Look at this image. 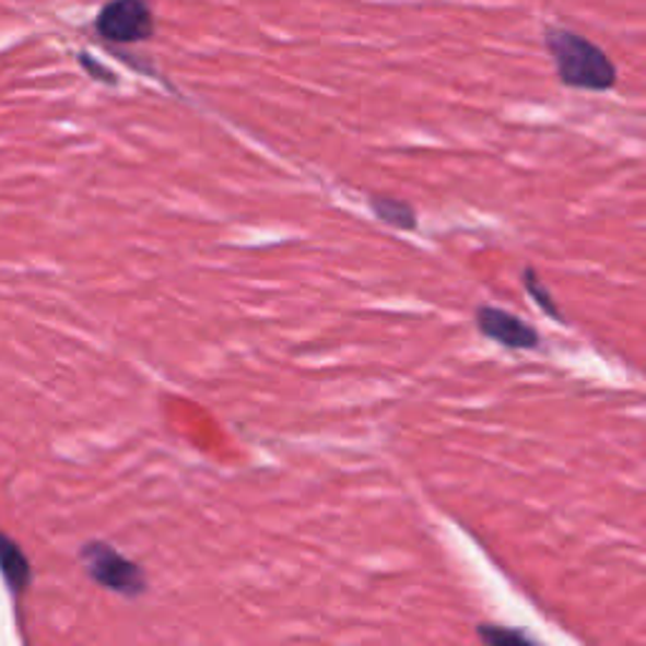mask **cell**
Listing matches in <instances>:
<instances>
[{"instance_id": "cell-8", "label": "cell", "mask_w": 646, "mask_h": 646, "mask_svg": "<svg viewBox=\"0 0 646 646\" xmlns=\"http://www.w3.org/2000/svg\"><path fill=\"white\" fill-rule=\"evenodd\" d=\"M478 636L485 644L493 646H508V644H533L536 639H530L526 632L520 629H510V626H497V624H480L478 626Z\"/></svg>"}, {"instance_id": "cell-1", "label": "cell", "mask_w": 646, "mask_h": 646, "mask_svg": "<svg viewBox=\"0 0 646 646\" xmlns=\"http://www.w3.org/2000/svg\"><path fill=\"white\" fill-rule=\"evenodd\" d=\"M543 40L563 86L596 94L611 92L616 86V67L594 40L568 28H548Z\"/></svg>"}, {"instance_id": "cell-4", "label": "cell", "mask_w": 646, "mask_h": 646, "mask_svg": "<svg viewBox=\"0 0 646 646\" xmlns=\"http://www.w3.org/2000/svg\"><path fill=\"white\" fill-rule=\"evenodd\" d=\"M475 326L482 337L515 351H533L541 347V333L522 321L520 316L497 306H478Z\"/></svg>"}, {"instance_id": "cell-5", "label": "cell", "mask_w": 646, "mask_h": 646, "mask_svg": "<svg viewBox=\"0 0 646 646\" xmlns=\"http://www.w3.org/2000/svg\"><path fill=\"white\" fill-rule=\"evenodd\" d=\"M369 208L374 215L389 227H397V231L407 233L416 231V210L407 200L389 198V195H372Z\"/></svg>"}, {"instance_id": "cell-3", "label": "cell", "mask_w": 646, "mask_h": 646, "mask_svg": "<svg viewBox=\"0 0 646 646\" xmlns=\"http://www.w3.org/2000/svg\"><path fill=\"white\" fill-rule=\"evenodd\" d=\"M96 31L111 44H139L154 34L152 8L146 0H111L102 8Z\"/></svg>"}, {"instance_id": "cell-6", "label": "cell", "mask_w": 646, "mask_h": 646, "mask_svg": "<svg viewBox=\"0 0 646 646\" xmlns=\"http://www.w3.org/2000/svg\"><path fill=\"white\" fill-rule=\"evenodd\" d=\"M0 568H3L5 578L11 580V586L15 591H21L23 586L28 584V563L23 559V553L19 551V545L13 541H8V538L0 536Z\"/></svg>"}, {"instance_id": "cell-2", "label": "cell", "mask_w": 646, "mask_h": 646, "mask_svg": "<svg viewBox=\"0 0 646 646\" xmlns=\"http://www.w3.org/2000/svg\"><path fill=\"white\" fill-rule=\"evenodd\" d=\"M81 559L86 563L89 576L96 584L109 588V591L127 596V599H137L146 591V574L142 566H137L134 561L125 559V555L114 551L106 543H89L81 553Z\"/></svg>"}, {"instance_id": "cell-7", "label": "cell", "mask_w": 646, "mask_h": 646, "mask_svg": "<svg viewBox=\"0 0 646 646\" xmlns=\"http://www.w3.org/2000/svg\"><path fill=\"white\" fill-rule=\"evenodd\" d=\"M522 285H526L528 296L536 301L538 308H541L548 318H553V321H559V324L566 321L559 310V306H555V298L551 296V291L545 289V283L541 281V278H538L533 268H526V271H522Z\"/></svg>"}, {"instance_id": "cell-9", "label": "cell", "mask_w": 646, "mask_h": 646, "mask_svg": "<svg viewBox=\"0 0 646 646\" xmlns=\"http://www.w3.org/2000/svg\"><path fill=\"white\" fill-rule=\"evenodd\" d=\"M81 61H84V67L94 73V77H99V79H106L109 81V84H114V77L111 73H106V69L104 67H96V63L89 59V56H81Z\"/></svg>"}]
</instances>
